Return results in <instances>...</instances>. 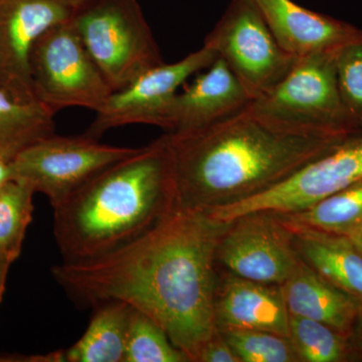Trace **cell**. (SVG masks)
<instances>
[{
	"instance_id": "cell-1",
	"label": "cell",
	"mask_w": 362,
	"mask_h": 362,
	"mask_svg": "<svg viewBox=\"0 0 362 362\" xmlns=\"http://www.w3.org/2000/svg\"><path fill=\"white\" fill-rule=\"evenodd\" d=\"M228 223L202 211H175L148 232L97 258L63 262L54 280L92 303L121 301L142 312L197 362L218 332L216 252Z\"/></svg>"
},
{
	"instance_id": "cell-7",
	"label": "cell",
	"mask_w": 362,
	"mask_h": 362,
	"mask_svg": "<svg viewBox=\"0 0 362 362\" xmlns=\"http://www.w3.org/2000/svg\"><path fill=\"white\" fill-rule=\"evenodd\" d=\"M204 45L213 47L252 100L273 89L297 61L279 45L254 0H232Z\"/></svg>"
},
{
	"instance_id": "cell-13",
	"label": "cell",
	"mask_w": 362,
	"mask_h": 362,
	"mask_svg": "<svg viewBox=\"0 0 362 362\" xmlns=\"http://www.w3.org/2000/svg\"><path fill=\"white\" fill-rule=\"evenodd\" d=\"M279 45L295 58L337 54L361 42L362 30L300 6L292 0H254Z\"/></svg>"
},
{
	"instance_id": "cell-16",
	"label": "cell",
	"mask_w": 362,
	"mask_h": 362,
	"mask_svg": "<svg viewBox=\"0 0 362 362\" xmlns=\"http://www.w3.org/2000/svg\"><path fill=\"white\" fill-rule=\"evenodd\" d=\"M289 315L326 324L349 337L362 314V301L321 277L303 261L281 285Z\"/></svg>"
},
{
	"instance_id": "cell-9",
	"label": "cell",
	"mask_w": 362,
	"mask_h": 362,
	"mask_svg": "<svg viewBox=\"0 0 362 362\" xmlns=\"http://www.w3.org/2000/svg\"><path fill=\"white\" fill-rule=\"evenodd\" d=\"M361 180L362 133L305 164L270 189L246 201L211 209L209 214L225 223L252 211L295 214Z\"/></svg>"
},
{
	"instance_id": "cell-30",
	"label": "cell",
	"mask_w": 362,
	"mask_h": 362,
	"mask_svg": "<svg viewBox=\"0 0 362 362\" xmlns=\"http://www.w3.org/2000/svg\"><path fill=\"white\" fill-rule=\"evenodd\" d=\"M349 239L354 242V244L356 245L357 249L362 252V226L356 233H354V235H352Z\"/></svg>"
},
{
	"instance_id": "cell-23",
	"label": "cell",
	"mask_w": 362,
	"mask_h": 362,
	"mask_svg": "<svg viewBox=\"0 0 362 362\" xmlns=\"http://www.w3.org/2000/svg\"><path fill=\"white\" fill-rule=\"evenodd\" d=\"M123 362H188L158 324L131 307Z\"/></svg>"
},
{
	"instance_id": "cell-6",
	"label": "cell",
	"mask_w": 362,
	"mask_h": 362,
	"mask_svg": "<svg viewBox=\"0 0 362 362\" xmlns=\"http://www.w3.org/2000/svg\"><path fill=\"white\" fill-rule=\"evenodd\" d=\"M30 76L33 92L54 113L70 107L97 112L113 93L71 21L33 45Z\"/></svg>"
},
{
	"instance_id": "cell-11",
	"label": "cell",
	"mask_w": 362,
	"mask_h": 362,
	"mask_svg": "<svg viewBox=\"0 0 362 362\" xmlns=\"http://www.w3.org/2000/svg\"><path fill=\"white\" fill-rule=\"evenodd\" d=\"M218 58L213 47L202 49L173 64L145 71L123 89L112 93L96 112L85 135L99 139L107 131L131 124L165 126L166 117L178 90L188 78L209 68Z\"/></svg>"
},
{
	"instance_id": "cell-12",
	"label": "cell",
	"mask_w": 362,
	"mask_h": 362,
	"mask_svg": "<svg viewBox=\"0 0 362 362\" xmlns=\"http://www.w3.org/2000/svg\"><path fill=\"white\" fill-rule=\"evenodd\" d=\"M252 97L223 59L216 58L209 68L183 85L166 117L168 133L192 132L246 110Z\"/></svg>"
},
{
	"instance_id": "cell-25",
	"label": "cell",
	"mask_w": 362,
	"mask_h": 362,
	"mask_svg": "<svg viewBox=\"0 0 362 362\" xmlns=\"http://www.w3.org/2000/svg\"><path fill=\"white\" fill-rule=\"evenodd\" d=\"M335 71L343 104L362 128V40L338 52Z\"/></svg>"
},
{
	"instance_id": "cell-5",
	"label": "cell",
	"mask_w": 362,
	"mask_h": 362,
	"mask_svg": "<svg viewBox=\"0 0 362 362\" xmlns=\"http://www.w3.org/2000/svg\"><path fill=\"white\" fill-rule=\"evenodd\" d=\"M71 23L113 92L164 63L137 0H83Z\"/></svg>"
},
{
	"instance_id": "cell-20",
	"label": "cell",
	"mask_w": 362,
	"mask_h": 362,
	"mask_svg": "<svg viewBox=\"0 0 362 362\" xmlns=\"http://www.w3.org/2000/svg\"><path fill=\"white\" fill-rule=\"evenodd\" d=\"M280 216L292 226L350 238L362 226V180L303 211Z\"/></svg>"
},
{
	"instance_id": "cell-21",
	"label": "cell",
	"mask_w": 362,
	"mask_h": 362,
	"mask_svg": "<svg viewBox=\"0 0 362 362\" xmlns=\"http://www.w3.org/2000/svg\"><path fill=\"white\" fill-rule=\"evenodd\" d=\"M301 362H352L349 337L326 324L290 315L289 337Z\"/></svg>"
},
{
	"instance_id": "cell-24",
	"label": "cell",
	"mask_w": 362,
	"mask_h": 362,
	"mask_svg": "<svg viewBox=\"0 0 362 362\" xmlns=\"http://www.w3.org/2000/svg\"><path fill=\"white\" fill-rule=\"evenodd\" d=\"M218 331L240 362H301L288 337L264 330Z\"/></svg>"
},
{
	"instance_id": "cell-17",
	"label": "cell",
	"mask_w": 362,
	"mask_h": 362,
	"mask_svg": "<svg viewBox=\"0 0 362 362\" xmlns=\"http://www.w3.org/2000/svg\"><path fill=\"white\" fill-rule=\"evenodd\" d=\"M54 115L30 86L13 81L0 86V156L11 161L21 150L56 134Z\"/></svg>"
},
{
	"instance_id": "cell-2",
	"label": "cell",
	"mask_w": 362,
	"mask_h": 362,
	"mask_svg": "<svg viewBox=\"0 0 362 362\" xmlns=\"http://www.w3.org/2000/svg\"><path fill=\"white\" fill-rule=\"evenodd\" d=\"M163 138L173 169L175 211H202L262 194L346 140L283 132L247 108L209 127Z\"/></svg>"
},
{
	"instance_id": "cell-3",
	"label": "cell",
	"mask_w": 362,
	"mask_h": 362,
	"mask_svg": "<svg viewBox=\"0 0 362 362\" xmlns=\"http://www.w3.org/2000/svg\"><path fill=\"white\" fill-rule=\"evenodd\" d=\"M175 209L163 136L97 173L54 207L64 262L97 258L137 239Z\"/></svg>"
},
{
	"instance_id": "cell-18",
	"label": "cell",
	"mask_w": 362,
	"mask_h": 362,
	"mask_svg": "<svg viewBox=\"0 0 362 362\" xmlns=\"http://www.w3.org/2000/svg\"><path fill=\"white\" fill-rule=\"evenodd\" d=\"M288 225L300 259L331 284L362 301V252L354 242L344 235Z\"/></svg>"
},
{
	"instance_id": "cell-4",
	"label": "cell",
	"mask_w": 362,
	"mask_h": 362,
	"mask_svg": "<svg viewBox=\"0 0 362 362\" xmlns=\"http://www.w3.org/2000/svg\"><path fill=\"white\" fill-rule=\"evenodd\" d=\"M337 54L298 58L273 89L252 100L247 111L262 122L290 134L330 139L361 134L362 128L350 116L340 96Z\"/></svg>"
},
{
	"instance_id": "cell-32",
	"label": "cell",
	"mask_w": 362,
	"mask_h": 362,
	"mask_svg": "<svg viewBox=\"0 0 362 362\" xmlns=\"http://www.w3.org/2000/svg\"><path fill=\"white\" fill-rule=\"evenodd\" d=\"M70 1L73 2L74 4H80L81 1H83V0H70Z\"/></svg>"
},
{
	"instance_id": "cell-22",
	"label": "cell",
	"mask_w": 362,
	"mask_h": 362,
	"mask_svg": "<svg viewBox=\"0 0 362 362\" xmlns=\"http://www.w3.org/2000/svg\"><path fill=\"white\" fill-rule=\"evenodd\" d=\"M35 190L11 180L0 187V259L13 263L21 250L26 228L33 220Z\"/></svg>"
},
{
	"instance_id": "cell-27",
	"label": "cell",
	"mask_w": 362,
	"mask_h": 362,
	"mask_svg": "<svg viewBox=\"0 0 362 362\" xmlns=\"http://www.w3.org/2000/svg\"><path fill=\"white\" fill-rule=\"evenodd\" d=\"M354 361H362V314L349 337Z\"/></svg>"
},
{
	"instance_id": "cell-8",
	"label": "cell",
	"mask_w": 362,
	"mask_h": 362,
	"mask_svg": "<svg viewBox=\"0 0 362 362\" xmlns=\"http://www.w3.org/2000/svg\"><path fill=\"white\" fill-rule=\"evenodd\" d=\"M137 149L103 144L85 134H54L16 154L11 161V180L47 195L52 206L57 207L100 171Z\"/></svg>"
},
{
	"instance_id": "cell-28",
	"label": "cell",
	"mask_w": 362,
	"mask_h": 362,
	"mask_svg": "<svg viewBox=\"0 0 362 362\" xmlns=\"http://www.w3.org/2000/svg\"><path fill=\"white\" fill-rule=\"evenodd\" d=\"M11 161L4 157L0 156V187L6 185L7 181L11 180Z\"/></svg>"
},
{
	"instance_id": "cell-31",
	"label": "cell",
	"mask_w": 362,
	"mask_h": 362,
	"mask_svg": "<svg viewBox=\"0 0 362 362\" xmlns=\"http://www.w3.org/2000/svg\"><path fill=\"white\" fill-rule=\"evenodd\" d=\"M8 82L4 73V65H2L1 51H0V86L6 84Z\"/></svg>"
},
{
	"instance_id": "cell-15",
	"label": "cell",
	"mask_w": 362,
	"mask_h": 362,
	"mask_svg": "<svg viewBox=\"0 0 362 362\" xmlns=\"http://www.w3.org/2000/svg\"><path fill=\"white\" fill-rule=\"evenodd\" d=\"M289 313L281 286L255 282L223 272L214 294L218 330L270 331L289 337Z\"/></svg>"
},
{
	"instance_id": "cell-26",
	"label": "cell",
	"mask_w": 362,
	"mask_h": 362,
	"mask_svg": "<svg viewBox=\"0 0 362 362\" xmlns=\"http://www.w3.org/2000/svg\"><path fill=\"white\" fill-rule=\"evenodd\" d=\"M197 362H240L220 331L204 345Z\"/></svg>"
},
{
	"instance_id": "cell-14",
	"label": "cell",
	"mask_w": 362,
	"mask_h": 362,
	"mask_svg": "<svg viewBox=\"0 0 362 362\" xmlns=\"http://www.w3.org/2000/svg\"><path fill=\"white\" fill-rule=\"evenodd\" d=\"M74 9L70 0H0V51L8 82L32 87L33 45L47 30L70 21Z\"/></svg>"
},
{
	"instance_id": "cell-10",
	"label": "cell",
	"mask_w": 362,
	"mask_h": 362,
	"mask_svg": "<svg viewBox=\"0 0 362 362\" xmlns=\"http://www.w3.org/2000/svg\"><path fill=\"white\" fill-rule=\"evenodd\" d=\"M216 265L237 277L284 284L298 264L294 233L284 218L269 211L243 214L228 223L216 247Z\"/></svg>"
},
{
	"instance_id": "cell-19",
	"label": "cell",
	"mask_w": 362,
	"mask_h": 362,
	"mask_svg": "<svg viewBox=\"0 0 362 362\" xmlns=\"http://www.w3.org/2000/svg\"><path fill=\"white\" fill-rule=\"evenodd\" d=\"M98 305L83 337L69 349L54 351L57 362H123L131 307L121 301Z\"/></svg>"
},
{
	"instance_id": "cell-29",
	"label": "cell",
	"mask_w": 362,
	"mask_h": 362,
	"mask_svg": "<svg viewBox=\"0 0 362 362\" xmlns=\"http://www.w3.org/2000/svg\"><path fill=\"white\" fill-rule=\"evenodd\" d=\"M8 262L6 259H0V298H1L2 292H4V283H6V277L7 269L9 266Z\"/></svg>"
}]
</instances>
